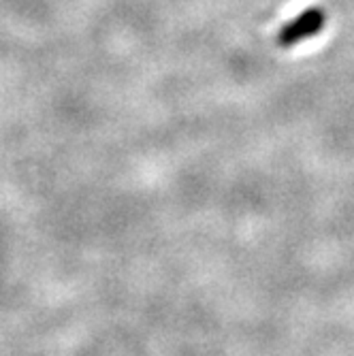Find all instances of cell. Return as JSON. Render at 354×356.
Here are the masks:
<instances>
[{
	"mask_svg": "<svg viewBox=\"0 0 354 356\" xmlns=\"http://www.w3.org/2000/svg\"><path fill=\"white\" fill-rule=\"evenodd\" d=\"M325 26V13L312 7L307 11H303L301 15H297L293 22H288L280 32H277V45L282 47H291L297 45L314 35H318Z\"/></svg>",
	"mask_w": 354,
	"mask_h": 356,
	"instance_id": "1",
	"label": "cell"
}]
</instances>
